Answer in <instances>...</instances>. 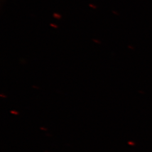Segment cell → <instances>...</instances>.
Wrapping results in <instances>:
<instances>
[{
  "label": "cell",
  "mask_w": 152,
  "mask_h": 152,
  "mask_svg": "<svg viewBox=\"0 0 152 152\" xmlns=\"http://www.w3.org/2000/svg\"><path fill=\"white\" fill-rule=\"evenodd\" d=\"M50 26H51V27H53L55 28H58V27L56 25L54 24H50Z\"/></svg>",
  "instance_id": "obj_2"
},
{
  "label": "cell",
  "mask_w": 152,
  "mask_h": 152,
  "mask_svg": "<svg viewBox=\"0 0 152 152\" xmlns=\"http://www.w3.org/2000/svg\"><path fill=\"white\" fill-rule=\"evenodd\" d=\"M53 16L55 18H56L57 19H60L61 18V15L58 13H54L53 14Z\"/></svg>",
  "instance_id": "obj_1"
},
{
  "label": "cell",
  "mask_w": 152,
  "mask_h": 152,
  "mask_svg": "<svg viewBox=\"0 0 152 152\" xmlns=\"http://www.w3.org/2000/svg\"><path fill=\"white\" fill-rule=\"evenodd\" d=\"M11 113H12V114H18V112H15V111H11Z\"/></svg>",
  "instance_id": "obj_4"
},
{
  "label": "cell",
  "mask_w": 152,
  "mask_h": 152,
  "mask_svg": "<svg viewBox=\"0 0 152 152\" xmlns=\"http://www.w3.org/2000/svg\"><path fill=\"white\" fill-rule=\"evenodd\" d=\"M92 40H93V41L95 42L96 43H98V44H101L100 41H98V40H96V39H93Z\"/></svg>",
  "instance_id": "obj_3"
},
{
  "label": "cell",
  "mask_w": 152,
  "mask_h": 152,
  "mask_svg": "<svg viewBox=\"0 0 152 152\" xmlns=\"http://www.w3.org/2000/svg\"><path fill=\"white\" fill-rule=\"evenodd\" d=\"M90 6H91V7H92V8H93V9H96V6H94L92 5H90Z\"/></svg>",
  "instance_id": "obj_5"
}]
</instances>
